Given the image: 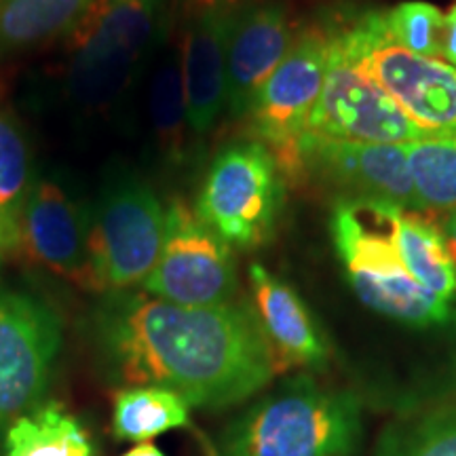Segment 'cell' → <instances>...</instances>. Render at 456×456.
Returning a JSON list of instances; mask_svg holds the SVG:
<instances>
[{"label":"cell","mask_w":456,"mask_h":456,"mask_svg":"<svg viewBox=\"0 0 456 456\" xmlns=\"http://www.w3.org/2000/svg\"><path fill=\"white\" fill-rule=\"evenodd\" d=\"M123 456H165V454L157 446H152V444H140V446L131 448L129 452H125Z\"/></svg>","instance_id":"f1b7e54d"},{"label":"cell","mask_w":456,"mask_h":456,"mask_svg":"<svg viewBox=\"0 0 456 456\" xmlns=\"http://www.w3.org/2000/svg\"><path fill=\"white\" fill-rule=\"evenodd\" d=\"M285 180H313L340 199H366L423 212L403 144H366L319 138L306 131L288 155L277 159Z\"/></svg>","instance_id":"ba28073f"},{"label":"cell","mask_w":456,"mask_h":456,"mask_svg":"<svg viewBox=\"0 0 456 456\" xmlns=\"http://www.w3.org/2000/svg\"><path fill=\"white\" fill-rule=\"evenodd\" d=\"M376 456H456V403L393 425Z\"/></svg>","instance_id":"603a6c76"},{"label":"cell","mask_w":456,"mask_h":456,"mask_svg":"<svg viewBox=\"0 0 456 456\" xmlns=\"http://www.w3.org/2000/svg\"><path fill=\"white\" fill-rule=\"evenodd\" d=\"M34 182L24 134L9 117L0 114V212L20 226Z\"/></svg>","instance_id":"cb8c5ba5"},{"label":"cell","mask_w":456,"mask_h":456,"mask_svg":"<svg viewBox=\"0 0 456 456\" xmlns=\"http://www.w3.org/2000/svg\"><path fill=\"white\" fill-rule=\"evenodd\" d=\"M442 232H444V237H446L450 256H452V260L456 265V209H454V212L448 214L446 222H444V231Z\"/></svg>","instance_id":"83f0119b"},{"label":"cell","mask_w":456,"mask_h":456,"mask_svg":"<svg viewBox=\"0 0 456 456\" xmlns=\"http://www.w3.org/2000/svg\"><path fill=\"white\" fill-rule=\"evenodd\" d=\"M142 289L182 306L228 305L237 292L232 248L186 203L167 208L165 241Z\"/></svg>","instance_id":"9c48e42d"},{"label":"cell","mask_w":456,"mask_h":456,"mask_svg":"<svg viewBox=\"0 0 456 456\" xmlns=\"http://www.w3.org/2000/svg\"><path fill=\"white\" fill-rule=\"evenodd\" d=\"M395 205L338 199L330 218V231L351 288L359 300L376 313L427 328L452 317L450 302L437 298L410 275L391 239Z\"/></svg>","instance_id":"277c9868"},{"label":"cell","mask_w":456,"mask_h":456,"mask_svg":"<svg viewBox=\"0 0 456 456\" xmlns=\"http://www.w3.org/2000/svg\"><path fill=\"white\" fill-rule=\"evenodd\" d=\"M94 0H0V55L20 53L72 30Z\"/></svg>","instance_id":"d6986e66"},{"label":"cell","mask_w":456,"mask_h":456,"mask_svg":"<svg viewBox=\"0 0 456 456\" xmlns=\"http://www.w3.org/2000/svg\"><path fill=\"white\" fill-rule=\"evenodd\" d=\"M408 169L423 209H456V135L403 144Z\"/></svg>","instance_id":"7402d4cb"},{"label":"cell","mask_w":456,"mask_h":456,"mask_svg":"<svg viewBox=\"0 0 456 456\" xmlns=\"http://www.w3.org/2000/svg\"><path fill=\"white\" fill-rule=\"evenodd\" d=\"M249 281L254 289L256 315L281 370L326 363V338L292 285L277 279L258 262L249 266Z\"/></svg>","instance_id":"2e32d148"},{"label":"cell","mask_w":456,"mask_h":456,"mask_svg":"<svg viewBox=\"0 0 456 456\" xmlns=\"http://www.w3.org/2000/svg\"><path fill=\"white\" fill-rule=\"evenodd\" d=\"M87 433L57 403L17 419L4 436V456H94Z\"/></svg>","instance_id":"ffe728a7"},{"label":"cell","mask_w":456,"mask_h":456,"mask_svg":"<svg viewBox=\"0 0 456 456\" xmlns=\"http://www.w3.org/2000/svg\"><path fill=\"white\" fill-rule=\"evenodd\" d=\"M391 239L399 260L416 281L450 302L456 294V265L444 232L423 212L395 209L391 216Z\"/></svg>","instance_id":"e0dca14e"},{"label":"cell","mask_w":456,"mask_h":456,"mask_svg":"<svg viewBox=\"0 0 456 456\" xmlns=\"http://www.w3.org/2000/svg\"><path fill=\"white\" fill-rule=\"evenodd\" d=\"M330 30L326 26L302 28L292 47L249 106V123L258 142L275 159L288 155L309 127V117L322 94L328 68Z\"/></svg>","instance_id":"8fae6325"},{"label":"cell","mask_w":456,"mask_h":456,"mask_svg":"<svg viewBox=\"0 0 456 456\" xmlns=\"http://www.w3.org/2000/svg\"><path fill=\"white\" fill-rule=\"evenodd\" d=\"M289 11L281 0H241L226 55V110L248 117L254 95L292 47Z\"/></svg>","instance_id":"9a60e30c"},{"label":"cell","mask_w":456,"mask_h":456,"mask_svg":"<svg viewBox=\"0 0 456 456\" xmlns=\"http://www.w3.org/2000/svg\"><path fill=\"white\" fill-rule=\"evenodd\" d=\"M188 425V403L163 387H127L114 397L112 433L125 442H146Z\"/></svg>","instance_id":"44dd1931"},{"label":"cell","mask_w":456,"mask_h":456,"mask_svg":"<svg viewBox=\"0 0 456 456\" xmlns=\"http://www.w3.org/2000/svg\"><path fill=\"white\" fill-rule=\"evenodd\" d=\"M389 38L399 47L420 57L440 60L444 41V13L436 4L410 0L385 11Z\"/></svg>","instance_id":"d4e9b609"},{"label":"cell","mask_w":456,"mask_h":456,"mask_svg":"<svg viewBox=\"0 0 456 456\" xmlns=\"http://www.w3.org/2000/svg\"><path fill=\"white\" fill-rule=\"evenodd\" d=\"M165 28L167 0H94L68 32L66 91L72 104L83 112L117 104Z\"/></svg>","instance_id":"3957f363"},{"label":"cell","mask_w":456,"mask_h":456,"mask_svg":"<svg viewBox=\"0 0 456 456\" xmlns=\"http://www.w3.org/2000/svg\"><path fill=\"white\" fill-rule=\"evenodd\" d=\"M363 64L427 138L456 135V68L393 43L387 34L385 11L376 17Z\"/></svg>","instance_id":"7c38bea8"},{"label":"cell","mask_w":456,"mask_h":456,"mask_svg":"<svg viewBox=\"0 0 456 456\" xmlns=\"http://www.w3.org/2000/svg\"><path fill=\"white\" fill-rule=\"evenodd\" d=\"M379 13L368 11L351 24L328 28L326 78L309 117V134L366 144H408L427 138L363 64Z\"/></svg>","instance_id":"5b68a950"},{"label":"cell","mask_w":456,"mask_h":456,"mask_svg":"<svg viewBox=\"0 0 456 456\" xmlns=\"http://www.w3.org/2000/svg\"><path fill=\"white\" fill-rule=\"evenodd\" d=\"M89 332L112 380L163 387L188 406H232L281 370L248 305L182 306L125 289L104 294L91 313Z\"/></svg>","instance_id":"6da1fadb"},{"label":"cell","mask_w":456,"mask_h":456,"mask_svg":"<svg viewBox=\"0 0 456 456\" xmlns=\"http://www.w3.org/2000/svg\"><path fill=\"white\" fill-rule=\"evenodd\" d=\"M167 208L134 169L117 165L91 205L87 288L125 292L155 269L165 241Z\"/></svg>","instance_id":"8992f818"},{"label":"cell","mask_w":456,"mask_h":456,"mask_svg":"<svg viewBox=\"0 0 456 456\" xmlns=\"http://www.w3.org/2000/svg\"><path fill=\"white\" fill-rule=\"evenodd\" d=\"M61 346V322L37 296L0 289V431L41 406Z\"/></svg>","instance_id":"30bf717a"},{"label":"cell","mask_w":456,"mask_h":456,"mask_svg":"<svg viewBox=\"0 0 456 456\" xmlns=\"http://www.w3.org/2000/svg\"><path fill=\"white\" fill-rule=\"evenodd\" d=\"M180 4L188 125L197 138H203L226 108L228 38L241 0H180Z\"/></svg>","instance_id":"4fadbf2b"},{"label":"cell","mask_w":456,"mask_h":456,"mask_svg":"<svg viewBox=\"0 0 456 456\" xmlns=\"http://www.w3.org/2000/svg\"><path fill=\"white\" fill-rule=\"evenodd\" d=\"M283 199L285 178L269 148L231 142L205 171L195 214L231 248L254 249L275 235Z\"/></svg>","instance_id":"52a82bcc"},{"label":"cell","mask_w":456,"mask_h":456,"mask_svg":"<svg viewBox=\"0 0 456 456\" xmlns=\"http://www.w3.org/2000/svg\"><path fill=\"white\" fill-rule=\"evenodd\" d=\"M362 437L353 393L296 376L226 427L218 456H349Z\"/></svg>","instance_id":"7a4b0ae2"},{"label":"cell","mask_w":456,"mask_h":456,"mask_svg":"<svg viewBox=\"0 0 456 456\" xmlns=\"http://www.w3.org/2000/svg\"><path fill=\"white\" fill-rule=\"evenodd\" d=\"M91 208L64 180L38 178L21 214V249L55 275L87 288Z\"/></svg>","instance_id":"5bb4252c"},{"label":"cell","mask_w":456,"mask_h":456,"mask_svg":"<svg viewBox=\"0 0 456 456\" xmlns=\"http://www.w3.org/2000/svg\"><path fill=\"white\" fill-rule=\"evenodd\" d=\"M157 60L151 81V123L157 148L167 165H180L186 159V94L182 77L180 45L167 43Z\"/></svg>","instance_id":"ac0fdd59"},{"label":"cell","mask_w":456,"mask_h":456,"mask_svg":"<svg viewBox=\"0 0 456 456\" xmlns=\"http://www.w3.org/2000/svg\"><path fill=\"white\" fill-rule=\"evenodd\" d=\"M442 60L448 66L456 68V4L444 15V41H442Z\"/></svg>","instance_id":"484cf974"},{"label":"cell","mask_w":456,"mask_h":456,"mask_svg":"<svg viewBox=\"0 0 456 456\" xmlns=\"http://www.w3.org/2000/svg\"><path fill=\"white\" fill-rule=\"evenodd\" d=\"M94 456H95V454H94Z\"/></svg>","instance_id":"f546056e"},{"label":"cell","mask_w":456,"mask_h":456,"mask_svg":"<svg viewBox=\"0 0 456 456\" xmlns=\"http://www.w3.org/2000/svg\"><path fill=\"white\" fill-rule=\"evenodd\" d=\"M21 249V226L0 212V252Z\"/></svg>","instance_id":"4316f807"}]
</instances>
